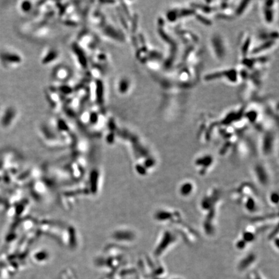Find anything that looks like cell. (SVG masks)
<instances>
[{"instance_id": "obj_1", "label": "cell", "mask_w": 279, "mask_h": 279, "mask_svg": "<svg viewBox=\"0 0 279 279\" xmlns=\"http://www.w3.org/2000/svg\"><path fill=\"white\" fill-rule=\"evenodd\" d=\"M193 185L189 183H185L180 187V193L182 195H188L192 193Z\"/></svg>"}]
</instances>
